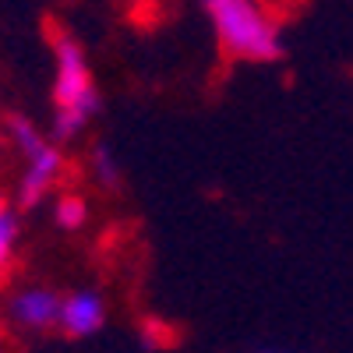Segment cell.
Wrapping results in <instances>:
<instances>
[{"instance_id": "cell-2", "label": "cell", "mask_w": 353, "mask_h": 353, "mask_svg": "<svg viewBox=\"0 0 353 353\" xmlns=\"http://www.w3.org/2000/svg\"><path fill=\"white\" fill-rule=\"evenodd\" d=\"M219 46L237 61L265 64L283 53V28L265 0H216L209 4Z\"/></svg>"}, {"instance_id": "cell-3", "label": "cell", "mask_w": 353, "mask_h": 353, "mask_svg": "<svg viewBox=\"0 0 353 353\" xmlns=\"http://www.w3.org/2000/svg\"><path fill=\"white\" fill-rule=\"evenodd\" d=\"M8 138L14 141V149L21 156L18 205H39L57 188V181L64 176V156L32 121H28V117H11Z\"/></svg>"}, {"instance_id": "cell-1", "label": "cell", "mask_w": 353, "mask_h": 353, "mask_svg": "<svg viewBox=\"0 0 353 353\" xmlns=\"http://www.w3.org/2000/svg\"><path fill=\"white\" fill-rule=\"evenodd\" d=\"M96 113L99 92L81 43L71 32H53V134L78 138Z\"/></svg>"}, {"instance_id": "cell-9", "label": "cell", "mask_w": 353, "mask_h": 353, "mask_svg": "<svg viewBox=\"0 0 353 353\" xmlns=\"http://www.w3.org/2000/svg\"><path fill=\"white\" fill-rule=\"evenodd\" d=\"M258 353H301V350H276L272 346V350H258Z\"/></svg>"}, {"instance_id": "cell-5", "label": "cell", "mask_w": 353, "mask_h": 353, "mask_svg": "<svg viewBox=\"0 0 353 353\" xmlns=\"http://www.w3.org/2000/svg\"><path fill=\"white\" fill-rule=\"evenodd\" d=\"M106 325V301L96 290H74L68 297H61V318L57 329L71 339H85Z\"/></svg>"}, {"instance_id": "cell-7", "label": "cell", "mask_w": 353, "mask_h": 353, "mask_svg": "<svg viewBox=\"0 0 353 353\" xmlns=\"http://www.w3.org/2000/svg\"><path fill=\"white\" fill-rule=\"evenodd\" d=\"M53 223L61 230H81L88 223V205L81 194H61L53 205Z\"/></svg>"}, {"instance_id": "cell-12", "label": "cell", "mask_w": 353, "mask_h": 353, "mask_svg": "<svg viewBox=\"0 0 353 353\" xmlns=\"http://www.w3.org/2000/svg\"><path fill=\"white\" fill-rule=\"evenodd\" d=\"M201 4H205V8H209V4H216V0H201Z\"/></svg>"}, {"instance_id": "cell-4", "label": "cell", "mask_w": 353, "mask_h": 353, "mask_svg": "<svg viewBox=\"0 0 353 353\" xmlns=\"http://www.w3.org/2000/svg\"><path fill=\"white\" fill-rule=\"evenodd\" d=\"M8 318L25 332H46L61 318V293L50 286H21L8 297Z\"/></svg>"}, {"instance_id": "cell-11", "label": "cell", "mask_w": 353, "mask_h": 353, "mask_svg": "<svg viewBox=\"0 0 353 353\" xmlns=\"http://www.w3.org/2000/svg\"><path fill=\"white\" fill-rule=\"evenodd\" d=\"M0 350H4V329H0Z\"/></svg>"}, {"instance_id": "cell-6", "label": "cell", "mask_w": 353, "mask_h": 353, "mask_svg": "<svg viewBox=\"0 0 353 353\" xmlns=\"http://www.w3.org/2000/svg\"><path fill=\"white\" fill-rule=\"evenodd\" d=\"M18 241H21V223H18V209L8 205L0 198V276H4L11 265H14V254H18Z\"/></svg>"}, {"instance_id": "cell-10", "label": "cell", "mask_w": 353, "mask_h": 353, "mask_svg": "<svg viewBox=\"0 0 353 353\" xmlns=\"http://www.w3.org/2000/svg\"><path fill=\"white\" fill-rule=\"evenodd\" d=\"M0 163H4V138H0Z\"/></svg>"}, {"instance_id": "cell-8", "label": "cell", "mask_w": 353, "mask_h": 353, "mask_svg": "<svg viewBox=\"0 0 353 353\" xmlns=\"http://www.w3.org/2000/svg\"><path fill=\"white\" fill-rule=\"evenodd\" d=\"M92 176H96V184H103V188L121 184V163H117V156L106 149V145H96L92 149Z\"/></svg>"}]
</instances>
